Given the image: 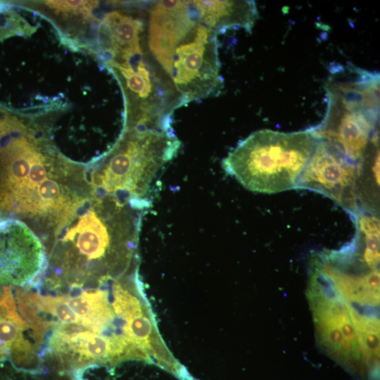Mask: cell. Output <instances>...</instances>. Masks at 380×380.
I'll list each match as a JSON object with an SVG mask.
<instances>
[{"label":"cell","instance_id":"obj_14","mask_svg":"<svg viewBox=\"0 0 380 380\" xmlns=\"http://www.w3.org/2000/svg\"><path fill=\"white\" fill-rule=\"evenodd\" d=\"M3 14L4 16L0 17V40L11 35L20 34V32L25 31L18 25L20 23L18 15L11 11Z\"/></svg>","mask_w":380,"mask_h":380},{"label":"cell","instance_id":"obj_10","mask_svg":"<svg viewBox=\"0 0 380 380\" xmlns=\"http://www.w3.org/2000/svg\"><path fill=\"white\" fill-rule=\"evenodd\" d=\"M15 295L18 309L22 317L32 330V336L38 347L43 342L45 333L49 327H53L54 322H49L40 315L41 310L38 305L39 294L30 291L29 289L17 286Z\"/></svg>","mask_w":380,"mask_h":380},{"label":"cell","instance_id":"obj_13","mask_svg":"<svg viewBox=\"0 0 380 380\" xmlns=\"http://www.w3.org/2000/svg\"><path fill=\"white\" fill-rule=\"evenodd\" d=\"M44 4L56 13L81 14L87 18L98 5L97 1H46Z\"/></svg>","mask_w":380,"mask_h":380},{"label":"cell","instance_id":"obj_1","mask_svg":"<svg viewBox=\"0 0 380 380\" xmlns=\"http://www.w3.org/2000/svg\"><path fill=\"white\" fill-rule=\"evenodd\" d=\"M53 156L25 128L11 134L0 144V208L43 224L56 236L89 196L77 189L85 175Z\"/></svg>","mask_w":380,"mask_h":380},{"label":"cell","instance_id":"obj_3","mask_svg":"<svg viewBox=\"0 0 380 380\" xmlns=\"http://www.w3.org/2000/svg\"><path fill=\"white\" fill-rule=\"evenodd\" d=\"M324 89L326 113L311 129L359 163L379 144V75L353 65H333Z\"/></svg>","mask_w":380,"mask_h":380},{"label":"cell","instance_id":"obj_16","mask_svg":"<svg viewBox=\"0 0 380 380\" xmlns=\"http://www.w3.org/2000/svg\"><path fill=\"white\" fill-rule=\"evenodd\" d=\"M75 380H85L82 378V374L80 372L76 373L75 374Z\"/></svg>","mask_w":380,"mask_h":380},{"label":"cell","instance_id":"obj_4","mask_svg":"<svg viewBox=\"0 0 380 380\" xmlns=\"http://www.w3.org/2000/svg\"><path fill=\"white\" fill-rule=\"evenodd\" d=\"M318 139L312 129H260L241 141L223 160L224 170L246 189L275 194L296 189Z\"/></svg>","mask_w":380,"mask_h":380},{"label":"cell","instance_id":"obj_11","mask_svg":"<svg viewBox=\"0 0 380 380\" xmlns=\"http://www.w3.org/2000/svg\"><path fill=\"white\" fill-rule=\"evenodd\" d=\"M35 345H32L23 336L17 338L11 345L8 357L13 365L20 370L30 373L41 372L40 359L37 355Z\"/></svg>","mask_w":380,"mask_h":380},{"label":"cell","instance_id":"obj_9","mask_svg":"<svg viewBox=\"0 0 380 380\" xmlns=\"http://www.w3.org/2000/svg\"><path fill=\"white\" fill-rule=\"evenodd\" d=\"M200 18L217 34L228 29L250 31L258 18L253 1H195Z\"/></svg>","mask_w":380,"mask_h":380},{"label":"cell","instance_id":"obj_6","mask_svg":"<svg viewBox=\"0 0 380 380\" xmlns=\"http://www.w3.org/2000/svg\"><path fill=\"white\" fill-rule=\"evenodd\" d=\"M358 163L330 142L318 139L296 189L320 193L352 216L360 210L357 198Z\"/></svg>","mask_w":380,"mask_h":380},{"label":"cell","instance_id":"obj_15","mask_svg":"<svg viewBox=\"0 0 380 380\" xmlns=\"http://www.w3.org/2000/svg\"><path fill=\"white\" fill-rule=\"evenodd\" d=\"M25 127L15 116L0 110V141L6 136Z\"/></svg>","mask_w":380,"mask_h":380},{"label":"cell","instance_id":"obj_5","mask_svg":"<svg viewBox=\"0 0 380 380\" xmlns=\"http://www.w3.org/2000/svg\"><path fill=\"white\" fill-rule=\"evenodd\" d=\"M180 143L170 129L126 128L110 151L86 174L92 192L146 200L151 184Z\"/></svg>","mask_w":380,"mask_h":380},{"label":"cell","instance_id":"obj_7","mask_svg":"<svg viewBox=\"0 0 380 380\" xmlns=\"http://www.w3.org/2000/svg\"><path fill=\"white\" fill-rule=\"evenodd\" d=\"M47 267L44 247L26 224L0 220V286H37Z\"/></svg>","mask_w":380,"mask_h":380},{"label":"cell","instance_id":"obj_2","mask_svg":"<svg viewBox=\"0 0 380 380\" xmlns=\"http://www.w3.org/2000/svg\"><path fill=\"white\" fill-rule=\"evenodd\" d=\"M216 36L193 3L166 7L151 20L148 51L185 103L213 95L223 86Z\"/></svg>","mask_w":380,"mask_h":380},{"label":"cell","instance_id":"obj_8","mask_svg":"<svg viewBox=\"0 0 380 380\" xmlns=\"http://www.w3.org/2000/svg\"><path fill=\"white\" fill-rule=\"evenodd\" d=\"M108 298V290L103 289L84 290L75 296L66 295L68 304L86 329L110 337H125L122 329L116 324V318H120L116 316Z\"/></svg>","mask_w":380,"mask_h":380},{"label":"cell","instance_id":"obj_12","mask_svg":"<svg viewBox=\"0 0 380 380\" xmlns=\"http://www.w3.org/2000/svg\"><path fill=\"white\" fill-rule=\"evenodd\" d=\"M38 305L42 312L53 315L61 324L82 325L80 319L68 304L66 295L55 296L39 295Z\"/></svg>","mask_w":380,"mask_h":380}]
</instances>
